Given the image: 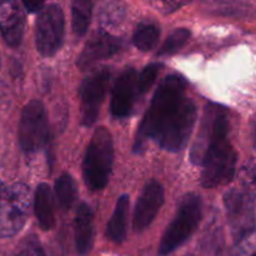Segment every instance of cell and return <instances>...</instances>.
Returning a JSON list of instances; mask_svg holds the SVG:
<instances>
[{"label":"cell","mask_w":256,"mask_h":256,"mask_svg":"<svg viewBox=\"0 0 256 256\" xmlns=\"http://www.w3.org/2000/svg\"><path fill=\"white\" fill-rule=\"evenodd\" d=\"M196 106L186 96V82L178 74L168 75L158 86L135 136L134 150L140 152L149 140L166 152H182L196 122Z\"/></svg>","instance_id":"1"},{"label":"cell","mask_w":256,"mask_h":256,"mask_svg":"<svg viewBox=\"0 0 256 256\" xmlns=\"http://www.w3.org/2000/svg\"><path fill=\"white\" fill-rule=\"evenodd\" d=\"M229 134L228 110L210 102L205 108L202 126L190 152L192 164L202 168L200 182L206 189L226 184L234 178L238 154Z\"/></svg>","instance_id":"2"},{"label":"cell","mask_w":256,"mask_h":256,"mask_svg":"<svg viewBox=\"0 0 256 256\" xmlns=\"http://www.w3.org/2000/svg\"><path fill=\"white\" fill-rule=\"evenodd\" d=\"M114 142L106 128H98L90 139L82 162V176L92 192L108 185L114 164Z\"/></svg>","instance_id":"3"},{"label":"cell","mask_w":256,"mask_h":256,"mask_svg":"<svg viewBox=\"0 0 256 256\" xmlns=\"http://www.w3.org/2000/svg\"><path fill=\"white\" fill-rule=\"evenodd\" d=\"M32 208V192L22 182L0 180V238H12L24 228Z\"/></svg>","instance_id":"4"},{"label":"cell","mask_w":256,"mask_h":256,"mask_svg":"<svg viewBox=\"0 0 256 256\" xmlns=\"http://www.w3.org/2000/svg\"><path fill=\"white\" fill-rule=\"evenodd\" d=\"M202 220V200L196 194H188L182 198L175 218L165 229L159 245V255H169L182 246Z\"/></svg>","instance_id":"5"},{"label":"cell","mask_w":256,"mask_h":256,"mask_svg":"<svg viewBox=\"0 0 256 256\" xmlns=\"http://www.w3.org/2000/svg\"><path fill=\"white\" fill-rule=\"evenodd\" d=\"M49 124L44 104L30 100L22 112L19 122V142L26 154H35L46 145Z\"/></svg>","instance_id":"6"},{"label":"cell","mask_w":256,"mask_h":256,"mask_svg":"<svg viewBox=\"0 0 256 256\" xmlns=\"http://www.w3.org/2000/svg\"><path fill=\"white\" fill-rule=\"evenodd\" d=\"M65 35V18L60 5H44L35 22V45L42 56H52L62 48Z\"/></svg>","instance_id":"7"},{"label":"cell","mask_w":256,"mask_h":256,"mask_svg":"<svg viewBox=\"0 0 256 256\" xmlns=\"http://www.w3.org/2000/svg\"><path fill=\"white\" fill-rule=\"evenodd\" d=\"M224 204L234 239L244 242L255 229L254 195L246 188H234L225 194Z\"/></svg>","instance_id":"8"},{"label":"cell","mask_w":256,"mask_h":256,"mask_svg":"<svg viewBox=\"0 0 256 256\" xmlns=\"http://www.w3.org/2000/svg\"><path fill=\"white\" fill-rule=\"evenodd\" d=\"M110 82L109 68H98L86 75L80 88V110L82 124L90 128L99 116Z\"/></svg>","instance_id":"9"},{"label":"cell","mask_w":256,"mask_h":256,"mask_svg":"<svg viewBox=\"0 0 256 256\" xmlns=\"http://www.w3.org/2000/svg\"><path fill=\"white\" fill-rule=\"evenodd\" d=\"M165 192L156 180H150L142 189L136 205H135L132 228L135 232H142L146 229L158 215L164 204Z\"/></svg>","instance_id":"10"},{"label":"cell","mask_w":256,"mask_h":256,"mask_svg":"<svg viewBox=\"0 0 256 256\" xmlns=\"http://www.w3.org/2000/svg\"><path fill=\"white\" fill-rule=\"evenodd\" d=\"M138 92V72L134 68H126L118 76L112 88L110 110L115 118H126L134 108Z\"/></svg>","instance_id":"11"},{"label":"cell","mask_w":256,"mask_h":256,"mask_svg":"<svg viewBox=\"0 0 256 256\" xmlns=\"http://www.w3.org/2000/svg\"><path fill=\"white\" fill-rule=\"evenodd\" d=\"M122 49V40L109 34L106 30H99L85 44L78 58V66L82 70L92 68L95 62L112 56Z\"/></svg>","instance_id":"12"},{"label":"cell","mask_w":256,"mask_h":256,"mask_svg":"<svg viewBox=\"0 0 256 256\" xmlns=\"http://www.w3.org/2000/svg\"><path fill=\"white\" fill-rule=\"evenodd\" d=\"M25 29L24 10L16 2H0V34L9 46L22 44Z\"/></svg>","instance_id":"13"},{"label":"cell","mask_w":256,"mask_h":256,"mask_svg":"<svg viewBox=\"0 0 256 256\" xmlns=\"http://www.w3.org/2000/svg\"><path fill=\"white\" fill-rule=\"evenodd\" d=\"M75 246L80 255H86L94 242V212L86 202H82L74 218Z\"/></svg>","instance_id":"14"},{"label":"cell","mask_w":256,"mask_h":256,"mask_svg":"<svg viewBox=\"0 0 256 256\" xmlns=\"http://www.w3.org/2000/svg\"><path fill=\"white\" fill-rule=\"evenodd\" d=\"M34 212L39 226L44 232H49L55 224L54 215V199H52V189L48 184L38 185L34 195Z\"/></svg>","instance_id":"15"},{"label":"cell","mask_w":256,"mask_h":256,"mask_svg":"<svg viewBox=\"0 0 256 256\" xmlns=\"http://www.w3.org/2000/svg\"><path fill=\"white\" fill-rule=\"evenodd\" d=\"M129 196L122 195L118 199L114 212L106 226V234L112 242L120 244L126 238L128 216H129Z\"/></svg>","instance_id":"16"},{"label":"cell","mask_w":256,"mask_h":256,"mask_svg":"<svg viewBox=\"0 0 256 256\" xmlns=\"http://www.w3.org/2000/svg\"><path fill=\"white\" fill-rule=\"evenodd\" d=\"M55 196L64 212L72 209L78 196V188L72 175L64 172L58 178L55 182Z\"/></svg>","instance_id":"17"},{"label":"cell","mask_w":256,"mask_h":256,"mask_svg":"<svg viewBox=\"0 0 256 256\" xmlns=\"http://www.w3.org/2000/svg\"><path fill=\"white\" fill-rule=\"evenodd\" d=\"M160 38L159 25L152 22H142L135 29L132 42L142 52H150L158 44Z\"/></svg>","instance_id":"18"},{"label":"cell","mask_w":256,"mask_h":256,"mask_svg":"<svg viewBox=\"0 0 256 256\" xmlns=\"http://www.w3.org/2000/svg\"><path fill=\"white\" fill-rule=\"evenodd\" d=\"M92 12V2L88 0H75L72 4V32L82 38L86 34Z\"/></svg>","instance_id":"19"},{"label":"cell","mask_w":256,"mask_h":256,"mask_svg":"<svg viewBox=\"0 0 256 256\" xmlns=\"http://www.w3.org/2000/svg\"><path fill=\"white\" fill-rule=\"evenodd\" d=\"M190 35H192V32H190L189 29H185V28L175 29L174 32L168 36V39L165 40L164 44L162 45L160 50L158 52V55H172L178 52L185 44H186L188 40L190 39Z\"/></svg>","instance_id":"20"},{"label":"cell","mask_w":256,"mask_h":256,"mask_svg":"<svg viewBox=\"0 0 256 256\" xmlns=\"http://www.w3.org/2000/svg\"><path fill=\"white\" fill-rule=\"evenodd\" d=\"M162 68V64L154 62V64H150L148 66H145L142 69V72L140 74H138V92H139V95H142L149 92L150 88L154 85Z\"/></svg>","instance_id":"21"},{"label":"cell","mask_w":256,"mask_h":256,"mask_svg":"<svg viewBox=\"0 0 256 256\" xmlns=\"http://www.w3.org/2000/svg\"><path fill=\"white\" fill-rule=\"evenodd\" d=\"M12 256H45L44 249L35 235H29L20 242Z\"/></svg>","instance_id":"22"},{"label":"cell","mask_w":256,"mask_h":256,"mask_svg":"<svg viewBox=\"0 0 256 256\" xmlns=\"http://www.w3.org/2000/svg\"><path fill=\"white\" fill-rule=\"evenodd\" d=\"M124 16V9L119 4H108L102 10V22L106 26L115 25Z\"/></svg>","instance_id":"23"},{"label":"cell","mask_w":256,"mask_h":256,"mask_svg":"<svg viewBox=\"0 0 256 256\" xmlns=\"http://www.w3.org/2000/svg\"><path fill=\"white\" fill-rule=\"evenodd\" d=\"M22 5L29 12H39L45 4L42 2H24Z\"/></svg>","instance_id":"24"},{"label":"cell","mask_w":256,"mask_h":256,"mask_svg":"<svg viewBox=\"0 0 256 256\" xmlns=\"http://www.w3.org/2000/svg\"><path fill=\"white\" fill-rule=\"evenodd\" d=\"M186 256H192V255H186Z\"/></svg>","instance_id":"25"}]
</instances>
